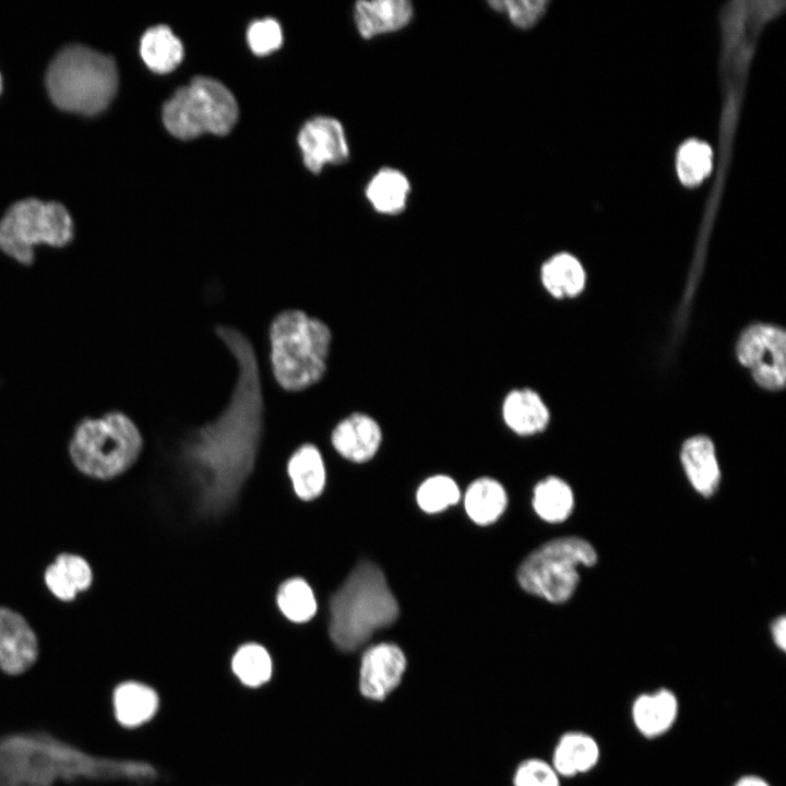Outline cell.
Wrapping results in <instances>:
<instances>
[{
  "label": "cell",
  "mask_w": 786,
  "mask_h": 786,
  "mask_svg": "<svg viewBox=\"0 0 786 786\" xmlns=\"http://www.w3.org/2000/svg\"><path fill=\"white\" fill-rule=\"evenodd\" d=\"M143 437L134 420L120 410L82 418L75 426L69 454L83 474L110 479L127 472L139 458Z\"/></svg>",
  "instance_id": "obj_6"
},
{
  "label": "cell",
  "mask_w": 786,
  "mask_h": 786,
  "mask_svg": "<svg viewBox=\"0 0 786 786\" xmlns=\"http://www.w3.org/2000/svg\"><path fill=\"white\" fill-rule=\"evenodd\" d=\"M413 12V5L407 0L358 1L355 5V22L359 34L370 39L405 27Z\"/></svg>",
  "instance_id": "obj_18"
},
{
  "label": "cell",
  "mask_w": 786,
  "mask_h": 786,
  "mask_svg": "<svg viewBox=\"0 0 786 786\" xmlns=\"http://www.w3.org/2000/svg\"><path fill=\"white\" fill-rule=\"evenodd\" d=\"M771 633L775 645L784 652L786 650V619L784 616L774 620Z\"/></svg>",
  "instance_id": "obj_35"
},
{
  "label": "cell",
  "mask_w": 786,
  "mask_h": 786,
  "mask_svg": "<svg viewBox=\"0 0 786 786\" xmlns=\"http://www.w3.org/2000/svg\"><path fill=\"white\" fill-rule=\"evenodd\" d=\"M247 41L253 53L265 56L277 50L283 41L281 25L273 19L258 20L247 31Z\"/></svg>",
  "instance_id": "obj_34"
},
{
  "label": "cell",
  "mask_w": 786,
  "mask_h": 786,
  "mask_svg": "<svg viewBox=\"0 0 786 786\" xmlns=\"http://www.w3.org/2000/svg\"><path fill=\"white\" fill-rule=\"evenodd\" d=\"M406 665V657L396 644L383 642L370 646L360 664L361 694L373 701L384 700L400 684Z\"/></svg>",
  "instance_id": "obj_12"
},
{
  "label": "cell",
  "mask_w": 786,
  "mask_h": 786,
  "mask_svg": "<svg viewBox=\"0 0 786 786\" xmlns=\"http://www.w3.org/2000/svg\"><path fill=\"white\" fill-rule=\"evenodd\" d=\"M93 580L90 564L80 556L62 553L45 572L49 591L61 600H72L79 592L87 590Z\"/></svg>",
  "instance_id": "obj_23"
},
{
  "label": "cell",
  "mask_w": 786,
  "mask_h": 786,
  "mask_svg": "<svg viewBox=\"0 0 786 786\" xmlns=\"http://www.w3.org/2000/svg\"><path fill=\"white\" fill-rule=\"evenodd\" d=\"M238 118L237 102L219 81L198 76L178 88L163 107V122L174 136L194 139L204 133L227 134Z\"/></svg>",
  "instance_id": "obj_8"
},
{
  "label": "cell",
  "mask_w": 786,
  "mask_h": 786,
  "mask_svg": "<svg viewBox=\"0 0 786 786\" xmlns=\"http://www.w3.org/2000/svg\"><path fill=\"white\" fill-rule=\"evenodd\" d=\"M508 503L503 486L493 478L480 477L473 481L464 498L469 519L478 525L496 522L504 512Z\"/></svg>",
  "instance_id": "obj_26"
},
{
  "label": "cell",
  "mask_w": 786,
  "mask_h": 786,
  "mask_svg": "<svg viewBox=\"0 0 786 786\" xmlns=\"http://www.w3.org/2000/svg\"><path fill=\"white\" fill-rule=\"evenodd\" d=\"M600 758L602 749L593 735L570 730L559 737L550 763L561 778H571L594 771Z\"/></svg>",
  "instance_id": "obj_17"
},
{
  "label": "cell",
  "mask_w": 786,
  "mask_h": 786,
  "mask_svg": "<svg viewBox=\"0 0 786 786\" xmlns=\"http://www.w3.org/2000/svg\"><path fill=\"white\" fill-rule=\"evenodd\" d=\"M488 4L496 11L505 13L520 28L535 25L545 13L548 1L545 0H496Z\"/></svg>",
  "instance_id": "obj_32"
},
{
  "label": "cell",
  "mask_w": 786,
  "mask_h": 786,
  "mask_svg": "<svg viewBox=\"0 0 786 786\" xmlns=\"http://www.w3.org/2000/svg\"><path fill=\"white\" fill-rule=\"evenodd\" d=\"M514 786H561V777L550 762L532 758L522 761L513 775Z\"/></svg>",
  "instance_id": "obj_33"
},
{
  "label": "cell",
  "mask_w": 786,
  "mask_h": 786,
  "mask_svg": "<svg viewBox=\"0 0 786 786\" xmlns=\"http://www.w3.org/2000/svg\"><path fill=\"white\" fill-rule=\"evenodd\" d=\"M460 488L453 478L434 475L427 478L417 489L416 500L427 513H438L458 502Z\"/></svg>",
  "instance_id": "obj_31"
},
{
  "label": "cell",
  "mask_w": 786,
  "mask_h": 786,
  "mask_svg": "<svg viewBox=\"0 0 786 786\" xmlns=\"http://www.w3.org/2000/svg\"><path fill=\"white\" fill-rule=\"evenodd\" d=\"M231 668L238 679L248 687L265 683L272 675V659L260 644L241 645L233 656Z\"/></svg>",
  "instance_id": "obj_29"
},
{
  "label": "cell",
  "mask_w": 786,
  "mask_h": 786,
  "mask_svg": "<svg viewBox=\"0 0 786 786\" xmlns=\"http://www.w3.org/2000/svg\"><path fill=\"white\" fill-rule=\"evenodd\" d=\"M539 282L550 297L561 300L576 297L583 291L586 274L576 257L558 252L541 263Z\"/></svg>",
  "instance_id": "obj_20"
},
{
  "label": "cell",
  "mask_w": 786,
  "mask_h": 786,
  "mask_svg": "<svg viewBox=\"0 0 786 786\" xmlns=\"http://www.w3.org/2000/svg\"><path fill=\"white\" fill-rule=\"evenodd\" d=\"M303 163L317 174L326 164H343L349 157L344 129L331 117H315L305 123L298 135Z\"/></svg>",
  "instance_id": "obj_11"
},
{
  "label": "cell",
  "mask_w": 786,
  "mask_h": 786,
  "mask_svg": "<svg viewBox=\"0 0 786 786\" xmlns=\"http://www.w3.org/2000/svg\"><path fill=\"white\" fill-rule=\"evenodd\" d=\"M739 362L748 368L755 383L777 391L786 383V333L774 324L748 326L736 345Z\"/></svg>",
  "instance_id": "obj_10"
},
{
  "label": "cell",
  "mask_w": 786,
  "mask_h": 786,
  "mask_svg": "<svg viewBox=\"0 0 786 786\" xmlns=\"http://www.w3.org/2000/svg\"><path fill=\"white\" fill-rule=\"evenodd\" d=\"M680 703L671 689L662 687L638 694L630 707L635 730L645 739H658L668 734L677 723Z\"/></svg>",
  "instance_id": "obj_16"
},
{
  "label": "cell",
  "mask_w": 786,
  "mask_h": 786,
  "mask_svg": "<svg viewBox=\"0 0 786 786\" xmlns=\"http://www.w3.org/2000/svg\"><path fill=\"white\" fill-rule=\"evenodd\" d=\"M46 86L60 109L95 115L112 100L118 71L112 57L80 44L63 47L51 60Z\"/></svg>",
  "instance_id": "obj_5"
},
{
  "label": "cell",
  "mask_w": 786,
  "mask_h": 786,
  "mask_svg": "<svg viewBox=\"0 0 786 786\" xmlns=\"http://www.w3.org/2000/svg\"><path fill=\"white\" fill-rule=\"evenodd\" d=\"M410 191L408 179L393 168H382L368 182L366 196L373 210L382 215L401 214Z\"/></svg>",
  "instance_id": "obj_24"
},
{
  "label": "cell",
  "mask_w": 786,
  "mask_h": 786,
  "mask_svg": "<svg viewBox=\"0 0 786 786\" xmlns=\"http://www.w3.org/2000/svg\"><path fill=\"white\" fill-rule=\"evenodd\" d=\"M156 775L146 762L93 757L44 734L0 738V786H52L80 778L148 782Z\"/></svg>",
  "instance_id": "obj_2"
},
{
  "label": "cell",
  "mask_w": 786,
  "mask_h": 786,
  "mask_svg": "<svg viewBox=\"0 0 786 786\" xmlns=\"http://www.w3.org/2000/svg\"><path fill=\"white\" fill-rule=\"evenodd\" d=\"M383 428L370 413L354 410L342 417L331 431L334 450L353 463H366L379 452Z\"/></svg>",
  "instance_id": "obj_13"
},
{
  "label": "cell",
  "mask_w": 786,
  "mask_h": 786,
  "mask_svg": "<svg viewBox=\"0 0 786 786\" xmlns=\"http://www.w3.org/2000/svg\"><path fill=\"white\" fill-rule=\"evenodd\" d=\"M38 656L37 638L17 612L0 607V668L9 675L29 669Z\"/></svg>",
  "instance_id": "obj_15"
},
{
  "label": "cell",
  "mask_w": 786,
  "mask_h": 786,
  "mask_svg": "<svg viewBox=\"0 0 786 786\" xmlns=\"http://www.w3.org/2000/svg\"><path fill=\"white\" fill-rule=\"evenodd\" d=\"M574 505L570 486L562 479L549 476L534 488L533 507L540 519L559 523L569 517Z\"/></svg>",
  "instance_id": "obj_27"
},
{
  "label": "cell",
  "mask_w": 786,
  "mask_h": 786,
  "mask_svg": "<svg viewBox=\"0 0 786 786\" xmlns=\"http://www.w3.org/2000/svg\"><path fill=\"white\" fill-rule=\"evenodd\" d=\"M288 476L296 495L302 500L319 497L325 486V465L320 450L312 443H303L290 455Z\"/></svg>",
  "instance_id": "obj_21"
},
{
  "label": "cell",
  "mask_w": 786,
  "mask_h": 786,
  "mask_svg": "<svg viewBox=\"0 0 786 786\" xmlns=\"http://www.w3.org/2000/svg\"><path fill=\"white\" fill-rule=\"evenodd\" d=\"M499 412L503 425L519 437L544 432L551 419L550 408L543 395L528 385L508 389L500 398Z\"/></svg>",
  "instance_id": "obj_14"
},
{
  "label": "cell",
  "mask_w": 786,
  "mask_h": 786,
  "mask_svg": "<svg viewBox=\"0 0 786 786\" xmlns=\"http://www.w3.org/2000/svg\"><path fill=\"white\" fill-rule=\"evenodd\" d=\"M276 602L282 614L297 623L310 620L317 611L314 594L309 584L300 577H293L282 583Z\"/></svg>",
  "instance_id": "obj_28"
},
{
  "label": "cell",
  "mask_w": 786,
  "mask_h": 786,
  "mask_svg": "<svg viewBox=\"0 0 786 786\" xmlns=\"http://www.w3.org/2000/svg\"><path fill=\"white\" fill-rule=\"evenodd\" d=\"M112 703L119 724L133 728L143 725L155 715L158 708V695L144 683L127 681L116 687Z\"/></svg>",
  "instance_id": "obj_22"
},
{
  "label": "cell",
  "mask_w": 786,
  "mask_h": 786,
  "mask_svg": "<svg viewBox=\"0 0 786 786\" xmlns=\"http://www.w3.org/2000/svg\"><path fill=\"white\" fill-rule=\"evenodd\" d=\"M398 615V603L383 571L364 560L331 598L330 638L338 650L353 652L374 632L393 624Z\"/></svg>",
  "instance_id": "obj_4"
},
{
  "label": "cell",
  "mask_w": 786,
  "mask_h": 786,
  "mask_svg": "<svg viewBox=\"0 0 786 786\" xmlns=\"http://www.w3.org/2000/svg\"><path fill=\"white\" fill-rule=\"evenodd\" d=\"M140 53L152 71L165 74L175 70L182 61L183 46L168 26L156 25L143 34Z\"/></svg>",
  "instance_id": "obj_25"
},
{
  "label": "cell",
  "mask_w": 786,
  "mask_h": 786,
  "mask_svg": "<svg viewBox=\"0 0 786 786\" xmlns=\"http://www.w3.org/2000/svg\"><path fill=\"white\" fill-rule=\"evenodd\" d=\"M1 91H2V79H1V74H0V93H1Z\"/></svg>",
  "instance_id": "obj_37"
},
{
  "label": "cell",
  "mask_w": 786,
  "mask_h": 786,
  "mask_svg": "<svg viewBox=\"0 0 786 786\" xmlns=\"http://www.w3.org/2000/svg\"><path fill=\"white\" fill-rule=\"evenodd\" d=\"M215 333L237 364V379L225 408L188 436L179 456L192 503L206 516L235 502L253 468L263 428V395L251 343L229 325L216 326Z\"/></svg>",
  "instance_id": "obj_1"
},
{
  "label": "cell",
  "mask_w": 786,
  "mask_h": 786,
  "mask_svg": "<svg viewBox=\"0 0 786 786\" xmlns=\"http://www.w3.org/2000/svg\"><path fill=\"white\" fill-rule=\"evenodd\" d=\"M680 458L693 488L704 497L718 488L720 471L712 440L705 436L689 438L681 448Z\"/></svg>",
  "instance_id": "obj_19"
},
{
  "label": "cell",
  "mask_w": 786,
  "mask_h": 786,
  "mask_svg": "<svg viewBox=\"0 0 786 786\" xmlns=\"http://www.w3.org/2000/svg\"><path fill=\"white\" fill-rule=\"evenodd\" d=\"M713 153L711 147L702 141L689 140L684 142L677 154V172L686 186H696L711 172Z\"/></svg>",
  "instance_id": "obj_30"
},
{
  "label": "cell",
  "mask_w": 786,
  "mask_h": 786,
  "mask_svg": "<svg viewBox=\"0 0 786 786\" xmlns=\"http://www.w3.org/2000/svg\"><path fill=\"white\" fill-rule=\"evenodd\" d=\"M74 237V224L59 202L24 199L12 204L0 219V251L23 266L35 262V247L62 248Z\"/></svg>",
  "instance_id": "obj_7"
},
{
  "label": "cell",
  "mask_w": 786,
  "mask_h": 786,
  "mask_svg": "<svg viewBox=\"0 0 786 786\" xmlns=\"http://www.w3.org/2000/svg\"><path fill=\"white\" fill-rule=\"evenodd\" d=\"M267 334L272 374L282 390L302 392L324 379L333 344L326 322L288 308L273 317Z\"/></svg>",
  "instance_id": "obj_3"
},
{
  "label": "cell",
  "mask_w": 786,
  "mask_h": 786,
  "mask_svg": "<svg viewBox=\"0 0 786 786\" xmlns=\"http://www.w3.org/2000/svg\"><path fill=\"white\" fill-rule=\"evenodd\" d=\"M596 561V550L587 540L560 537L533 550L520 564L516 580L525 592L560 604L573 595L580 580L579 567H591Z\"/></svg>",
  "instance_id": "obj_9"
},
{
  "label": "cell",
  "mask_w": 786,
  "mask_h": 786,
  "mask_svg": "<svg viewBox=\"0 0 786 786\" xmlns=\"http://www.w3.org/2000/svg\"><path fill=\"white\" fill-rule=\"evenodd\" d=\"M731 786H772L767 779L758 774H745L739 776Z\"/></svg>",
  "instance_id": "obj_36"
}]
</instances>
